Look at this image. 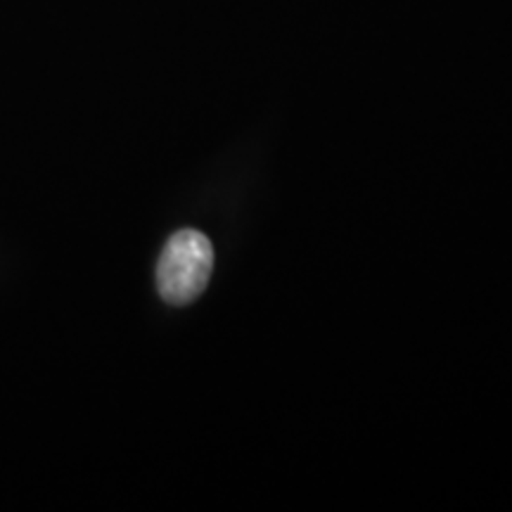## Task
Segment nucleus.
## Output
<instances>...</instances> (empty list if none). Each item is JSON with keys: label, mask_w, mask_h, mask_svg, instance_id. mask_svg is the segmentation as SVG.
<instances>
[{"label": "nucleus", "mask_w": 512, "mask_h": 512, "mask_svg": "<svg viewBox=\"0 0 512 512\" xmlns=\"http://www.w3.org/2000/svg\"><path fill=\"white\" fill-rule=\"evenodd\" d=\"M214 249L200 230H178L164 245L157 264V287L166 304L195 302L209 283Z\"/></svg>", "instance_id": "obj_1"}]
</instances>
